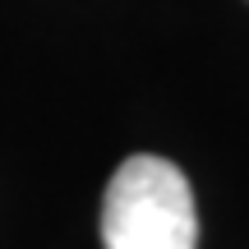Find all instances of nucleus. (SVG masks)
<instances>
[{
	"mask_svg": "<svg viewBox=\"0 0 249 249\" xmlns=\"http://www.w3.org/2000/svg\"><path fill=\"white\" fill-rule=\"evenodd\" d=\"M107 249H198V208L185 171L166 157L134 152L116 166L102 198Z\"/></svg>",
	"mask_w": 249,
	"mask_h": 249,
	"instance_id": "nucleus-1",
	"label": "nucleus"
}]
</instances>
